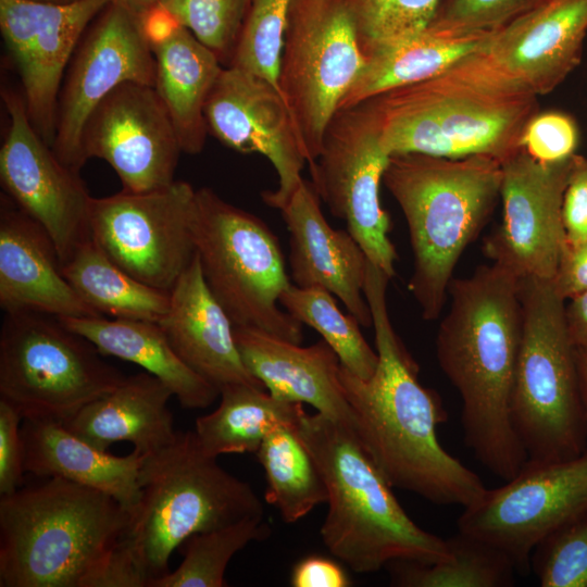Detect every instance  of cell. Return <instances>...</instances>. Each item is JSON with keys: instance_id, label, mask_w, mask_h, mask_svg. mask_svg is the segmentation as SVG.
I'll use <instances>...</instances> for the list:
<instances>
[{"instance_id": "6da1fadb", "label": "cell", "mask_w": 587, "mask_h": 587, "mask_svg": "<svg viewBox=\"0 0 587 587\" xmlns=\"http://www.w3.org/2000/svg\"><path fill=\"white\" fill-rule=\"evenodd\" d=\"M389 279L367 261L364 295L378 362L366 379L340 366L353 429L391 487L435 504L465 508L480 498L486 487L438 440L437 427L446 422L447 413L438 395L419 382L417 365L392 327L386 299Z\"/></svg>"}, {"instance_id": "7a4b0ae2", "label": "cell", "mask_w": 587, "mask_h": 587, "mask_svg": "<svg viewBox=\"0 0 587 587\" xmlns=\"http://www.w3.org/2000/svg\"><path fill=\"white\" fill-rule=\"evenodd\" d=\"M448 297L437 360L461 397L466 446L489 472L509 480L527 462L510 417L522 337L520 279L492 262L453 277Z\"/></svg>"}, {"instance_id": "3957f363", "label": "cell", "mask_w": 587, "mask_h": 587, "mask_svg": "<svg viewBox=\"0 0 587 587\" xmlns=\"http://www.w3.org/2000/svg\"><path fill=\"white\" fill-rule=\"evenodd\" d=\"M128 511L111 496L41 477L0 496V587H145L122 538Z\"/></svg>"}, {"instance_id": "277c9868", "label": "cell", "mask_w": 587, "mask_h": 587, "mask_svg": "<svg viewBox=\"0 0 587 587\" xmlns=\"http://www.w3.org/2000/svg\"><path fill=\"white\" fill-rule=\"evenodd\" d=\"M538 97L482 50L432 78L369 100L389 155H487L503 163L522 149L524 129L539 112Z\"/></svg>"}, {"instance_id": "5b68a950", "label": "cell", "mask_w": 587, "mask_h": 587, "mask_svg": "<svg viewBox=\"0 0 587 587\" xmlns=\"http://www.w3.org/2000/svg\"><path fill=\"white\" fill-rule=\"evenodd\" d=\"M297 430L327 488L328 509L320 533L333 555L359 574L396 561L430 564L449 557L447 539L407 514L353 428L304 412Z\"/></svg>"}, {"instance_id": "8992f818", "label": "cell", "mask_w": 587, "mask_h": 587, "mask_svg": "<svg viewBox=\"0 0 587 587\" xmlns=\"http://www.w3.org/2000/svg\"><path fill=\"white\" fill-rule=\"evenodd\" d=\"M501 180L502 163L487 155H390L383 183L407 222L413 254L408 289L425 321L441 315L455 265L489 217Z\"/></svg>"}, {"instance_id": "52a82bcc", "label": "cell", "mask_w": 587, "mask_h": 587, "mask_svg": "<svg viewBox=\"0 0 587 587\" xmlns=\"http://www.w3.org/2000/svg\"><path fill=\"white\" fill-rule=\"evenodd\" d=\"M138 480L122 550L145 587L170 572L174 550L190 536L263 515L251 486L207 455L193 430L177 432L171 445L148 454Z\"/></svg>"}, {"instance_id": "ba28073f", "label": "cell", "mask_w": 587, "mask_h": 587, "mask_svg": "<svg viewBox=\"0 0 587 587\" xmlns=\"http://www.w3.org/2000/svg\"><path fill=\"white\" fill-rule=\"evenodd\" d=\"M522 337L510 417L527 462L575 458L587 449L575 346L565 300L551 280H520Z\"/></svg>"}, {"instance_id": "9c48e42d", "label": "cell", "mask_w": 587, "mask_h": 587, "mask_svg": "<svg viewBox=\"0 0 587 587\" xmlns=\"http://www.w3.org/2000/svg\"><path fill=\"white\" fill-rule=\"evenodd\" d=\"M191 226L204 279L234 326L301 344L303 324L280 308L291 282L271 228L208 187L196 189Z\"/></svg>"}, {"instance_id": "30bf717a", "label": "cell", "mask_w": 587, "mask_h": 587, "mask_svg": "<svg viewBox=\"0 0 587 587\" xmlns=\"http://www.w3.org/2000/svg\"><path fill=\"white\" fill-rule=\"evenodd\" d=\"M53 315L4 313L0 329V400L23 420L65 423L126 375Z\"/></svg>"}, {"instance_id": "8fae6325", "label": "cell", "mask_w": 587, "mask_h": 587, "mask_svg": "<svg viewBox=\"0 0 587 587\" xmlns=\"http://www.w3.org/2000/svg\"><path fill=\"white\" fill-rule=\"evenodd\" d=\"M364 63L345 0H292L278 87L309 166L320 155L326 128Z\"/></svg>"}, {"instance_id": "7c38bea8", "label": "cell", "mask_w": 587, "mask_h": 587, "mask_svg": "<svg viewBox=\"0 0 587 587\" xmlns=\"http://www.w3.org/2000/svg\"><path fill=\"white\" fill-rule=\"evenodd\" d=\"M389 158L380 143L375 110L365 100L336 112L310 173L313 188L330 213L346 222L367 260L391 278L398 254L389 238L390 218L380 202Z\"/></svg>"}, {"instance_id": "4fadbf2b", "label": "cell", "mask_w": 587, "mask_h": 587, "mask_svg": "<svg viewBox=\"0 0 587 587\" xmlns=\"http://www.w3.org/2000/svg\"><path fill=\"white\" fill-rule=\"evenodd\" d=\"M195 200L196 189L184 180L151 191L92 198L90 236L129 275L170 292L196 255Z\"/></svg>"}, {"instance_id": "5bb4252c", "label": "cell", "mask_w": 587, "mask_h": 587, "mask_svg": "<svg viewBox=\"0 0 587 587\" xmlns=\"http://www.w3.org/2000/svg\"><path fill=\"white\" fill-rule=\"evenodd\" d=\"M587 511V449L562 461L526 462L511 479L463 508L459 532L504 552L523 574L536 545Z\"/></svg>"}, {"instance_id": "9a60e30c", "label": "cell", "mask_w": 587, "mask_h": 587, "mask_svg": "<svg viewBox=\"0 0 587 587\" xmlns=\"http://www.w3.org/2000/svg\"><path fill=\"white\" fill-rule=\"evenodd\" d=\"M155 59L140 17L112 0L92 20L67 66L61 86L52 149L79 172L80 140L96 107L124 83L154 86Z\"/></svg>"}, {"instance_id": "2e32d148", "label": "cell", "mask_w": 587, "mask_h": 587, "mask_svg": "<svg viewBox=\"0 0 587 587\" xmlns=\"http://www.w3.org/2000/svg\"><path fill=\"white\" fill-rule=\"evenodd\" d=\"M9 128L0 149V180L7 195L52 239L61 265L90 237L92 197L79 172L65 165L33 126L23 97L1 91Z\"/></svg>"}, {"instance_id": "e0dca14e", "label": "cell", "mask_w": 587, "mask_h": 587, "mask_svg": "<svg viewBox=\"0 0 587 587\" xmlns=\"http://www.w3.org/2000/svg\"><path fill=\"white\" fill-rule=\"evenodd\" d=\"M572 157L541 163L521 149L502 163V223L485 250L520 280L552 282L557 274L566 246L562 202Z\"/></svg>"}, {"instance_id": "ac0fdd59", "label": "cell", "mask_w": 587, "mask_h": 587, "mask_svg": "<svg viewBox=\"0 0 587 587\" xmlns=\"http://www.w3.org/2000/svg\"><path fill=\"white\" fill-rule=\"evenodd\" d=\"M110 1L0 0V32L21 79L28 117L51 147L67 66L87 27Z\"/></svg>"}, {"instance_id": "d6986e66", "label": "cell", "mask_w": 587, "mask_h": 587, "mask_svg": "<svg viewBox=\"0 0 587 587\" xmlns=\"http://www.w3.org/2000/svg\"><path fill=\"white\" fill-rule=\"evenodd\" d=\"M84 162L105 161L123 190L145 192L171 185L183 152L174 125L153 86L124 83L88 117L80 140Z\"/></svg>"}, {"instance_id": "ffe728a7", "label": "cell", "mask_w": 587, "mask_h": 587, "mask_svg": "<svg viewBox=\"0 0 587 587\" xmlns=\"http://www.w3.org/2000/svg\"><path fill=\"white\" fill-rule=\"evenodd\" d=\"M209 133L243 154L259 153L273 165L276 190L262 193L279 210L291 197L307 164L296 128L279 89L235 66H224L204 109Z\"/></svg>"}, {"instance_id": "44dd1931", "label": "cell", "mask_w": 587, "mask_h": 587, "mask_svg": "<svg viewBox=\"0 0 587 587\" xmlns=\"http://www.w3.org/2000/svg\"><path fill=\"white\" fill-rule=\"evenodd\" d=\"M279 211L289 233L292 284L327 289L362 326L371 327L372 314L364 295L369 260L355 238L348 229L329 225L320 197L304 179Z\"/></svg>"}, {"instance_id": "7402d4cb", "label": "cell", "mask_w": 587, "mask_h": 587, "mask_svg": "<svg viewBox=\"0 0 587 587\" xmlns=\"http://www.w3.org/2000/svg\"><path fill=\"white\" fill-rule=\"evenodd\" d=\"M586 34L587 0H545L494 32L483 52L541 96L578 66Z\"/></svg>"}, {"instance_id": "603a6c76", "label": "cell", "mask_w": 587, "mask_h": 587, "mask_svg": "<svg viewBox=\"0 0 587 587\" xmlns=\"http://www.w3.org/2000/svg\"><path fill=\"white\" fill-rule=\"evenodd\" d=\"M0 305L4 313L101 316L77 296L64 277L47 232L7 195L1 196L0 203Z\"/></svg>"}, {"instance_id": "cb8c5ba5", "label": "cell", "mask_w": 587, "mask_h": 587, "mask_svg": "<svg viewBox=\"0 0 587 587\" xmlns=\"http://www.w3.org/2000/svg\"><path fill=\"white\" fill-rule=\"evenodd\" d=\"M159 325L186 365L218 391L236 384L264 388L241 359L234 324L210 290L197 252L170 291Z\"/></svg>"}, {"instance_id": "d4e9b609", "label": "cell", "mask_w": 587, "mask_h": 587, "mask_svg": "<svg viewBox=\"0 0 587 587\" xmlns=\"http://www.w3.org/2000/svg\"><path fill=\"white\" fill-rule=\"evenodd\" d=\"M234 335L246 367L272 396L310 404L353 428L339 375L341 364L324 339L303 347L247 326H234Z\"/></svg>"}, {"instance_id": "484cf974", "label": "cell", "mask_w": 587, "mask_h": 587, "mask_svg": "<svg viewBox=\"0 0 587 587\" xmlns=\"http://www.w3.org/2000/svg\"><path fill=\"white\" fill-rule=\"evenodd\" d=\"M24 470L39 478L61 477L102 491L128 512L140 496L139 472L147 457L136 450L114 455L72 433L57 421L23 420Z\"/></svg>"}, {"instance_id": "4316f807", "label": "cell", "mask_w": 587, "mask_h": 587, "mask_svg": "<svg viewBox=\"0 0 587 587\" xmlns=\"http://www.w3.org/2000/svg\"><path fill=\"white\" fill-rule=\"evenodd\" d=\"M172 397L160 379L143 371L126 376L63 424L101 450L127 441L148 455L171 445L177 436L168 408Z\"/></svg>"}, {"instance_id": "83f0119b", "label": "cell", "mask_w": 587, "mask_h": 587, "mask_svg": "<svg viewBox=\"0 0 587 587\" xmlns=\"http://www.w3.org/2000/svg\"><path fill=\"white\" fill-rule=\"evenodd\" d=\"M103 355L141 366L160 379L185 409H204L220 391L178 357L159 323L105 316L59 317Z\"/></svg>"}, {"instance_id": "f1b7e54d", "label": "cell", "mask_w": 587, "mask_h": 587, "mask_svg": "<svg viewBox=\"0 0 587 587\" xmlns=\"http://www.w3.org/2000/svg\"><path fill=\"white\" fill-rule=\"evenodd\" d=\"M151 49L155 59L153 87L171 117L182 150L200 153L209 134L205 104L224 65L184 26Z\"/></svg>"}, {"instance_id": "f546056e", "label": "cell", "mask_w": 587, "mask_h": 587, "mask_svg": "<svg viewBox=\"0 0 587 587\" xmlns=\"http://www.w3.org/2000/svg\"><path fill=\"white\" fill-rule=\"evenodd\" d=\"M491 35L452 34L427 27L399 43L369 52L364 54L365 63L359 78L339 109L432 78L461 59L482 51Z\"/></svg>"}, {"instance_id": "4dcf8cb0", "label": "cell", "mask_w": 587, "mask_h": 587, "mask_svg": "<svg viewBox=\"0 0 587 587\" xmlns=\"http://www.w3.org/2000/svg\"><path fill=\"white\" fill-rule=\"evenodd\" d=\"M218 407L195 423L201 450L217 458L229 453H254L264 438L283 426L297 427L303 404L272 396L266 389L236 384L220 391Z\"/></svg>"}, {"instance_id": "1f68e13d", "label": "cell", "mask_w": 587, "mask_h": 587, "mask_svg": "<svg viewBox=\"0 0 587 587\" xmlns=\"http://www.w3.org/2000/svg\"><path fill=\"white\" fill-rule=\"evenodd\" d=\"M77 296L96 313L111 319L159 323L170 305V292L136 279L96 243L83 241L61 265Z\"/></svg>"}, {"instance_id": "d6a6232c", "label": "cell", "mask_w": 587, "mask_h": 587, "mask_svg": "<svg viewBox=\"0 0 587 587\" xmlns=\"http://www.w3.org/2000/svg\"><path fill=\"white\" fill-rule=\"evenodd\" d=\"M255 455L265 473V500L284 522L295 523L327 501L323 475L297 427L271 432Z\"/></svg>"}, {"instance_id": "836d02e7", "label": "cell", "mask_w": 587, "mask_h": 587, "mask_svg": "<svg viewBox=\"0 0 587 587\" xmlns=\"http://www.w3.org/2000/svg\"><path fill=\"white\" fill-rule=\"evenodd\" d=\"M449 557L424 564L396 561L392 579L401 587H509L514 585L516 567L500 549L458 532L447 539Z\"/></svg>"}, {"instance_id": "e575fe53", "label": "cell", "mask_w": 587, "mask_h": 587, "mask_svg": "<svg viewBox=\"0 0 587 587\" xmlns=\"http://www.w3.org/2000/svg\"><path fill=\"white\" fill-rule=\"evenodd\" d=\"M334 297L323 287H298L291 283L282 292L279 303L298 322L316 330L346 370L360 378H370L377 366V352L365 340L359 321L350 313L344 314Z\"/></svg>"}, {"instance_id": "d590c367", "label": "cell", "mask_w": 587, "mask_h": 587, "mask_svg": "<svg viewBox=\"0 0 587 587\" xmlns=\"http://www.w3.org/2000/svg\"><path fill=\"white\" fill-rule=\"evenodd\" d=\"M271 534L263 515L248 516L229 525L190 536L180 545L183 561L150 587H225L228 562L239 550Z\"/></svg>"}, {"instance_id": "8d00e7d4", "label": "cell", "mask_w": 587, "mask_h": 587, "mask_svg": "<svg viewBox=\"0 0 587 587\" xmlns=\"http://www.w3.org/2000/svg\"><path fill=\"white\" fill-rule=\"evenodd\" d=\"M363 54L394 46L423 32L440 0H345Z\"/></svg>"}, {"instance_id": "74e56055", "label": "cell", "mask_w": 587, "mask_h": 587, "mask_svg": "<svg viewBox=\"0 0 587 587\" xmlns=\"http://www.w3.org/2000/svg\"><path fill=\"white\" fill-rule=\"evenodd\" d=\"M292 0H251L228 66L262 77L278 89L280 55Z\"/></svg>"}, {"instance_id": "f35d334b", "label": "cell", "mask_w": 587, "mask_h": 587, "mask_svg": "<svg viewBox=\"0 0 587 587\" xmlns=\"http://www.w3.org/2000/svg\"><path fill=\"white\" fill-rule=\"evenodd\" d=\"M251 0H160L177 22L212 50L224 66L234 57Z\"/></svg>"}, {"instance_id": "ab89813d", "label": "cell", "mask_w": 587, "mask_h": 587, "mask_svg": "<svg viewBox=\"0 0 587 587\" xmlns=\"http://www.w3.org/2000/svg\"><path fill=\"white\" fill-rule=\"evenodd\" d=\"M530 567L542 587H587V511L539 541Z\"/></svg>"}, {"instance_id": "60d3db41", "label": "cell", "mask_w": 587, "mask_h": 587, "mask_svg": "<svg viewBox=\"0 0 587 587\" xmlns=\"http://www.w3.org/2000/svg\"><path fill=\"white\" fill-rule=\"evenodd\" d=\"M545 0H440L428 27L452 34L494 33Z\"/></svg>"}, {"instance_id": "b9f144b4", "label": "cell", "mask_w": 587, "mask_h": 587, "mask_svg": "<svg viewBox=\"0 0 587 587\" xmlns=\"http://www.w3.org/2000/svg\"><path fill=\"white\" fill-rule=\"evenodd\" d=\"M579 132L575 120L561 111L538 112L527 123L522 149L541 163H554L575 154Z\"/></svg>"}, {"instance_id": "7bdbcfd3", "label": "cell", "mask_w": 587, "mask_h": 587, "mask_svg": "<svg viewBox=\"0 0 587 587\" xmlns=\"http://www.w3.org/2000/svg\"><path fill=\"white\" fill-rule=\"evenodd\" d=\"M22 422L21 414L0 400V496L11 494L23 485Z\"/></svg>"}, {"instance_id": "ee69618b", "label": "cell", "mask_w": 587, "mask_h": 587, "mask_svg": "<svg viewBox=\"0 0 587 587\" xmlns=\"http://www.w3.org/2000/svg\"><path fill=\"white\" fill-rule=\"evenodd\" d=\"M562 220L566 243L587 239V158L575 153L563 195Z\"/></svg>"}, {"instance_id": "f6af8a7d", "label": "cell", "mask_w": 587, "mask_h": 587, "mask_svg": "<svg viewBox=\"0 0 587 587\" xmlns=\"http://www.w3.org/2000/svg\"><path fill=\"white\" fill-rule=\"evenodd\" d=\"M294 587H348L351 580L344 569L332 559L322 555H309L300 560L292 569Z\"/></svg>"}, {"instance_id": "bcb514c9", "label": "cell", "mask_w": 587, "mask_h": 587, "mask_svg": "<svg viewBox=\"0 0 587 587\" xmlns=\"http://www.w3.org/2000/svg\"><path fill=\"white\" fill-rule=\"evenodd\" d=\"M552 284L565 301L587 291V239L566 243Z\"/></svg>"}, {"instance_id": "7dc6e473", "label": "cell", "mask_w": 587, "mask_h": 587, "mask_svg": "<svg viewBox=\"0 0 587 587\" xmlns=\"http://www.w3.org/2000/svg\"><path fill=\"white\" fill-rule=\"evenodd\" d=\"M142 32L150 46L166 40L182 26L161 4H157L140 16Z\"/></svg>"}, {"instance_id": "c3c4849f", "label": "cell", "mask_w": 587, "mask_h": 587, "mask_svg": "<svg viewBox=\"0 0 587 587\" xmlns=\"http://www.w3.org/2000/svg\"><path fill=\"white\" fill-rule=\"evenodd\" d=\"M565 319L574 346L587 348V291L565 301Z\"/></svg>"}, {"instance_id": "681fc988", "label": "cell", "mask_w": 587, "mask_h": 587, "mask_svg": "<svg viewBox=\"0 0 587 587\" xmlns=\"http://www.w3.org/2000/svg\"><path fill=\"white\" fill-rule=\"evenodd\" d=\"M578 386L587 428V348L575 347Z\"/></svg>"}, {"instance_id": "f907efd6", "label": "cell", "mask_w": 587, "mask_h": 587, "mask_svg": "<svg viewBox=\"0 0 587 587\" xmlns=\"http://www.w3.org/2000/svg\"><path fill=\"white\" fill-rule=\"evenodd\" d=\"M127 8L137 16H142L148 10L159 3L160 0H114Z\"/></svg>"}, {"instance_id": "816d5d0a", "label": "cell", "mask_w": 587, "mask_h": 587, "mask_svg": "<svg viewBox=\"0 0 587 587\" xmlns=\"http://www.w3.org/2000/svg\"><path fill=\"white\" fill-rule=\"evenodd\" d=\"M34 1H40V2H48V3H57V4H67L73 3L78 0H34Z\"/></svg>"}]
</instances>
